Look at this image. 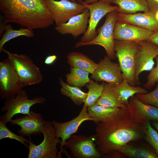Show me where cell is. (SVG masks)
Wrapping results in <instances>:
<instances>
[{"instance_id": "8d00e7d4", "label": "cell", "mask_w": 158, "mask_h": 158, "mask_svg": "<svg viewBox=\"0 0 158 158\" xmlns=\"http://www.w3.org/2000/svg\"><path fill=\"white\" fill-rule=\"evenodd\" d=\"M103 1L105 2L110 4L111 3L112 0H85L83 1L84 2L87 4H91L99 1Z\"/></svg>"}, {"instance_id": "d6a6232c", "label": "cell", "mask_w": 158, "mask_h": 158, "mask_svg": "<svg viewBox=\"0 0 158 158\" xmlns=\"http://www.w3.org/2000/svg\"><path fill=\"white\" fill-rule=\"evenodd\" d=\"M155 59L156 63V66L150 71L147 76V81L143 85L146 89H151L158 82V56L155 57Z\"/></svg>"}, {"instance_id": "277c9868", "label": "cell", "mask_w": 158, "mask_h": 158, "mask_svg": "<svg viewBox=\"0 0 158 158\" xmlns=\"http://www.w3.org/2000/svg\"><path fill=\"white\" fill-rule=\"evenodd\" d=\"M44 140L41 143L36 145L29 138L28 158H61V154L58 151L57 145L61 139L56 137L55 129L52 121H47L42 131Z\"/></svg>"}, {"instance_id": "9a60e30c", "label": "cell", "mask_w": 158, "mask_h": 158, "mask_svg": "<svg viewBox=\"0 0 158 158\" xmlns=\"http://www.w3.org/2000/svg\"><path fill=\"white\" fill-rule=\"evenodd\" d=\"M153 33L146 29L117 20L114 25V40L140 43L148 40Z\"/></svg>"}, {"instance_id": "d6986e66", "label": "cell", "mask_w": 158, "mask_h": 158, "mask_svg": "<svg viewBox=\"0 0 158 158\" xmlns=\"http://www.w3.org/2000/svg\"><path fill=\"white\" fill-rule=\"evenodd\" d=\"M118 20L139 26L153 32L158 31V22L155 18L154 13L150 11L129 14L118 13Z\"/></svg>"}, {"instance_id": "836d02e7", "label": "cell", "mask_w": 158, "mask_h": 158, "mask_svg": "<svg viewBox=\"0 0 158 158\" xmlns=\"http://www.w3.org/2000/svg\"><path fill=\"white\" fill-rule=\"evenodd\" d=\"M150 11L154 13L158 10V0H146Z\"/></svg>"}, {"instance_id": "ac0fdd59", "label": "cell", "mask_w": 158, "mask_h": 158, "mask_svg": "<svg viewBox=\"0 0 158 158\" xmlns=\"http://www.w3.org/2000/svg\"><path fill=\"white\" fill-rule=\"evenodd\" d=\"M129 101L127 105L133 117L144 123L150 120L158 121V107L142 102L135 95Z\"/></svg>"}, {"instance_id": "e575fe53", "label": "cell", "mask_w": 158, "mask_h": 158, "mask_svg": "<svg viewBox=\"0 0 158 158\" xmlns=\"http://www.w3.org/2000/svg\"><path fill=\"white\" fill-rule=\"evenodd\" d=\"M57 58L56 56L55 55L48 56L45 58L44 63L47 65L52 64L55 62Z\"/></svg>"}, {"instance_id": "6da1fadb", "label": "cell", "mask_w": 158, "mask_h": 158, "mask_svg": "<svg viewBox=\"0 0 158 158\" xmlns=\"http://www.w3.org/2000/svg\"><path fill=\"white\" fill-rule=\"evenodd\" d=\"M144 123L132 117L128 105L120 108L110 120L98 123L95 143L102 157H126L121 152V149L130 142L144 138Z\"/></svg>"}, {"instance_id": "74e56055", "label": "cell", "mask_w": 158, "mask_h": 158, "mask_svg": "<svg viewBox=\"0 0 158 158\" xmlns=\"http://www.w3.org/2000/svg\"><path fill=\"white\" fill-rule=\"evenodd\" d=\"M153 124L154 126L158 131V121H154Z\"/></svg>"}, {"instance_id": "484cf974", "label": "cell", "mask_w": 158, "mask_h": 158, "mask_svg": "<svg viewBox=\"0 0 158 158\" xmlns=\"http://www.w3.org/2000/svg\"><path fill=\"white\" fill-rule=\"evenodd\" d=\"M59 84L61 87L60 90L61 94L69 98L75 104L80 106L85 103L87 93L84 92L79 87L72 86L64 82L61 78H59Z\"/></svg>"}, {"instance_id": "2e32d148", "label": "cell", "mask_w": 158, "mask_h": 158, "mask_svg": "<svg viewBox=\"0 0 158 158\" xmlns=\"http://www.w3.org/2000/svg\"><path fill=\"white\" fill-rule=\"evenodd\" d=\"M46 122L41 114L31 111L30 114H25L22 117L12 119L10 122L13 125L20 127L21 129L17 131L20 135L29 138L31 135L42 133Z\"/></svg>"}, {"instance_id": "603a6c76", "label": "cell", "mask_w": 158, "mask_h": 158, "mask_svg": "<svg viewBox=\"0 0 158 158\" xmlns=\"http://www.w3.org/2000/svg\"><path fill=\"white\" fill-rule=\"evenodd\" d=\"M120 108L94 105L87 108V111L96 123L106 122L113 118Z\"/></svg>"}, {"instance_id": "52a82bcc", "label": "cell", "mask_w": 158, "mask_h": 158, "mask_svg": "<svg viewBox=\"0 0 158 158\" xmlns=\"http://www.w3.org/2000/svg\"><path fill=\"white\" fill-rule=\"evenodd\" d=\"M46 100L42 96L29 99L27 92L23 89L15 96L5 100L0 109L1 112H5L0 116V121L6 124L17 114H30L31 107L37 104H44Z\"/></svg>"}, {"instance_id": "e0dca14e", "label": "cell", "mask_w": 158, "mask_h": 158, "mask_svg": "<svg viewBox=\"0 0 158 158\" xmlns=\"http://www.w3.org/2000/svg\"><path fill=\"white\" fill-rule=\"evenodd\" d=\"M89 17V10L86 8L83 12L73 16L67 22L56 26L55 30L61 34H71L76 38L86 31Z\"/></svg>"}, {"instance_id": "8992f818", "label": "cell", "mask_w": 158, "mask_h": 158, "mask_svg": "<svg viewBox=\"0 0 158 158\" xmlns=\"http://www.w3.org/2000/svg\"><path fill=\"white\" fill-rule=\"evenodd\" d=\"M12 63L19 78L25 87L38 84L43 76L39 68L28 56L11 53L3 49Z\"/></svg>"}, {"instance_id": "4316f807", "label": "cell", "mask_w": 158, "mask_h": 158, "mask_svg": "<svg viewBox=\"0 0 158 158\" xmlns=\"http://www.w3.org/2000/svg\"><path fill=\"white\" fill-rule=\"evenodd\" d=\"M89 74L84 70L71 67L70 72L66 75V82L70 85L81 87L93 81L89 78Z\"/></svg>"}, {"instance_id": "30bf717a", "label": "cell", "mask_w": 158, "mask_h": 158, "mask_svg": "<svg viewBox=\"0 0 158 158\" xmlns=\"http://www.w3.org/2000/svg\"><path fill=\"white\" fill-rule=\"evenodd\" d=\"M87 8L90 12L88 25L86 31L79 41L81 43L88 42L95 37L97 35L96 30L99 21L105 15L110 12L119 10L118 6H112L103 1H99L91 4L82 1L79 2Z\"/></svg>"}, {"instance_id": "5bb4252c", "label": "cell", "mask_w": 158, "mask_h": 158, "mask_svg": "<svg viewBox=\"0 0 158 158\" xmlns=\"http://www.w3.org/2000/svg\"><path fill=\"white\" fill-rule=\"evenodd\" d=\"M87 106L84 104L79 115L73 119L66 122L60 123L53 120L52 123L55 129L56 137L61 138L60 153L63 151L66 141L76 133L80 125L86 121H93L87 111Z\"/></svg>"}, {"instance_id": "f1b7e54d", "label": "cell", "mask_w": 158, "mask_h": 158, "mask_svg": "<svg viewBox=\"0 0 158 158\" xmlns=\"http://www.w3.org/2000/svg\"><path fill=\"white\" fill-rule=\"evenodd\" d=\"M104 84V82L99 84L94 81L87 83L85 85L88 92L84 104L87 107L95 105L102 92Z\"/></svg>"}, {"instance_id": "4fadbf2b", "label": "cell", "mask_w": 158, "mask_h": 158, "mask_svg": "<svg viewBox=\"0 0 158 158\" xmlns=\"http://www.w3.org/2000/svg\"><path fill=\"white\" fill-rule=\"evenodd\" d=\"M158 56V46L149 41L139 43L135 69L136 85H140L139 76L144 71H150L154 67V59Z\"/></svg>"}, {"instance_id": "3957f363", "label": "cell", "mask_w": 158, "mask_h": 158, "mask_svg": "<svg viewBox=\"0 0 158 158\" xmlns=\"http://www.w3.org/2000/svg\"><path fill=\"white\" fill-rule=\"evenodd\" d=\"M139 43L114 40L116 57L125 79L130 85L136 86L135 69Z\"/></svg>"}, {"instance_id": "9c48e42d", "label": "cell", "mask_w": 158, "mask_h": 158, "mask_svg": "<svg viewBox=\"0 0 158 158\" xmlns=\"http://www.w3.org/2000/svg\"><path fill=\"white\" fill-rule=\"evenodd\" d=\"M96 137V134L73 135L66 141L64 146L70 150L71 155L75 158H101L95 143Z\"/></svg>"}, {"instance_id": "7c38bea8", "label": "cell", "mask_w": 158, "mask_h": 158, "mask_svg": "<svg viewBox=\"0 0 158 158\" xmlns=\"http://www.w3.org/2000/svg\"><path fill=\"white\" fill-rule=\"evenodd\" d=\"M111 59L106 55L100 59L91 78L96 82H104L113 85L122 82L124 78L119 64Z\"/></svg>"}, {"instance_id": "d4e9b609", "label": "cell", "mask_w": 158, "mask_h": 158, "mask_svg": "<svg viewBox=\"0 0 158 158\" xmlns=\"http://www.w3.org/2000/svg\"><path fill=\"white\" fill-rule=\"evenodd\" d=\"M113 85L104 82L102 92L95 105L121 108L125 107L122 103L114 90Z\"/></svg>"}, {"instance_id": "ab89813d", "label": "cell", "mask_w": 158, "mask_h": 158, "mask_svg": "<svg viewBox=\"0 0 158 158\" xmlns=\"http://www.w3.org/2000/svg\"><path fill=\"white\" fill-rule=\"evenodd\" d=\"M72 2H76V0H68Z\"/></svg>"}, {"instance_id": "4dcf8cb0", "label": "cell", "mask_w": 158, "mask_h": 158, "mask_svg": "<svg viewBox=\"0 0 158 158\" xmlns=\"http://www.w3.org/2000/svg\"><path fill=\"white\" fill-rule=\"evenodd\" d=\"M6 124L0 121V140L5 138L14 139L19 142L27 147L28 145L29 140L26 139L24 136L18 135L9 129Z\"/></svg>"}, {"instance_id": "ba28073f", "label": "cell", "mask_w": 158, "mask_h": 158, "mask_svg": "<svg viewBox=\"0 0 158 158\" xmlns=\"http://www.w3.org/2000/svg\"><path fill=\"white\" fill-rule=\"evenodd\" d=\"M25 87L12 63L8 58L0 62V96L8 99L15 96Z\"/></svg>"}, {"instance_id": "83f0119b", "label": "cell", "mask_w": 158, "mask_h": 158, "mask_svg": "<svg viewBox=\"0 0 158 158\" xmlns=\"http://www.w3.org/2000/svg\"><path fill=\"white\" fill-rule=\"evenodd\" d=\"M5 31L0 40V53L3 51V46L7 42L16 37L24 36L28 37H32L34 36L32 30L28 28H21L16 30L12 28L11 25H6Z\"/></svg>"}, {"instance_id": "7402d4cb", "label": "cell", "mask_w": 158, "mask_h": 158, "mask_svg": "<svg viewBox=\"0 0 158 158\" xmlns=\"http://www.w3.org/2000/svg\"><path fill=\"white\" fill-rule=\"evenodd\" d=\"M120 152L131 158H158L153 149L147 146L138 145L130 142L123 146Z\"/></svg>"}, {"instance_id": "cb8c5ba5", "label": "cell", "mask_w": 158, "mask_h": 158, "mask_svg": "<svg viewBox=\"0 0 158 158\" xmlns=\"http://www.w3.org/2000/svg\"><path fill=\"white\" fill-rule=\"evenodd\" d=\"M111 3L116 4L118 13L132 14L138 11H150L146 0H112Z\"/></svg>"}, {"instance_id": "d590c367", "label": "cell", "mask_w": 158, "mask_h": 158, "mask_svg": "<svg viewBox=\"0 0 158 158\" xmlns=\"http://www.w3.org/2000/svg\"><path fill=\"white\" fill-rule=\"evenodd\" d=\"M158 46V31L153 32L148 40Z\"/></svg>"}, {"instance_id": "8fae6325", "label": "cell", "mask_w": 158, "mask_h": 158, "mask_svg": "<svg viewBox=\"0 0 158 158\" xmlns=\"http://www.w3.org/2000/svg\"><path fill=\"white\" fill-rule=\"evenodd\" d=\"M56 26L67 22L73 16L83 12L86 8L82 4L68 0H45Z\"/></svg>"}, {"instance_id": "f35d334b", "label": "cell", "mask_w": 158, "mask_h": 158, "mask_svg": "<svg viewBox=\"0 0 158 158\" xmlns=\"http://www.w3.org/2000/svg\"><path fill=\"white\" fill-rule=\"evenodd\" d=\"M154 14L156 19L158 22V10L155 12Z\"/></svg>"}, {"instance_id": "1f68e13d", "label": "cell", "mask_w": 158, "mask_h": 158, "mask_svg": "<svg viewBox=\"0 0 158 158\" xmlns=\"http://www.w3.org/2000/svg\"><path fill=\"white\" fill-rule=\"evenodd\" d=\"M135 95L142 102L158 107V82L155 88L151 92L143 94L137 93Z\"/></svg>"}, {"instance_id": "b9f144b4", "label": "cell", "mask_w": 158, "mask_h": 158, "mask_svg": "<svg viewBox=\"0 0 158 158\" xmlns=\"http://www.w3.org/2000/svg\"></svg>"}, {"instance_id": "7a4b0ae2", "label": "cell", "mask_w": 158, "mask_h": 158, "mask_svg": "<svg viewBox=\"0 0 158 158\" xmlns=\"http://www.w3.org/2000/svg\"><path fill=\"white\" fill-rule=\"evenodd\" d=\"M0 10L6 23L31 30L47 28L54 22L45 0H0Z\"/></svg>"}, {"instance_id": "60d3db41", "label": "cell", "mask_w": 158, "mask_h": 158, "mask_svg": "<svg viewBox=\"0 0 158 158\" xmlns=\"http://www.w3.org/2000/svg\"><path fill=\"white\" fill-rule=\"evenodd\" d=\"M76 0L78 1V2H79L82 1H83V0Z\"/></svg>"}, {"instance_id": "f546056e", "label": "cell", "mask_w": 158, "mask_h": 158, "mask_svg": "<svg viewBox=\"0 0 158 158\" xmlns=\"http://www.w3.org/2000/svg\"><path fill=\"white\" fill-rule=\"evenodd\" d=\"M144 138L158 156V134L152 127L149 121H146L144 124Z\"/></svg>"}, {"instance_id": "ffe728a7", "label": "cell", "mask_w": 158, "mask_h": 158, "mask_svg": "<svg viewBox=\"0 0 158 158\" xmlns=\"http://www.w3.org/2000/svg\"><path fill=\"white\" fill-rule=\"evenodd\" d=\"M113 89L121 102L125 105L129 104L130 98L137 93L146 94L148 91L140 85L133 86L124 79L121 83L112 86Z\"/></svg>"}, {"instance_id": "5b68a950", "label": "cell", "mask_w": 158, "mask_h": 158, "mask_svg": "<svg viewBox=\"0 0 158 158\" xmlns=\"http://www.w3.org/2000/svg\"><path fill=\"white\" fill-rule=\"evenodd\" d=\"M118 11H113L106 15V19L103 25L97 31V35L91 40L85 43L79 42L75 44L76 48L83 46L98 45L102 47L105 50L107 56L111 59H115L114 40V25L118 20Z\"/></svg>"}, {"instance_id": "44dd1931", "label": "cell", "mask_w": 158, "mask_h": 158, "mask_svg": "<svg viewBox=\"0 0 158 158\" xmlns=\"http://www.w3.org/2000/svg\"><path fill=\"white\" fill-rule=\"evenodd\" d=\"M67 59L71 67L84 70L91 74L98 66L97 63L81 52H71L67 55Z\"/></svg>"}]
</instances>
